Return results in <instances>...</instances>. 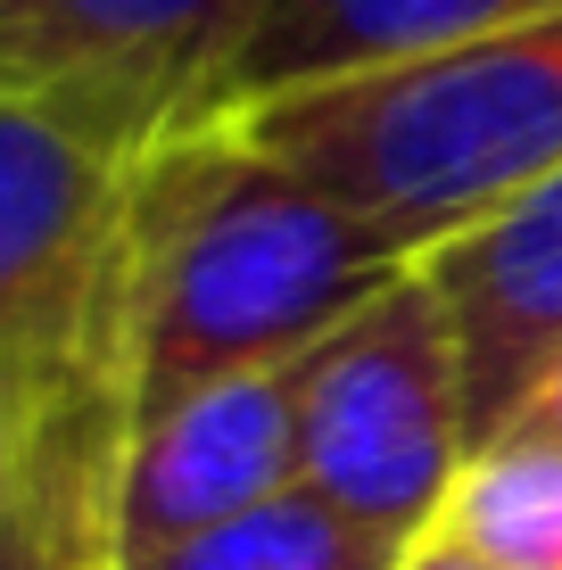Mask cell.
Segmentation results:
<instances>
[{
    "instance_id": "cell-6",
    "label": "cell",
    "mask_w": 562,
    "mask_h": 570,
    "mask_svg": "<svg viewBox=\"0 0 562 570\" xmlns=\"http://www.w3.org/2000/svg\"><path fill=\"white\" fill-rule=\"evenodd\" d=\"M298 488V405L282 372H231L132 414L116 446V562L183 546L248 504Z\"/></svg>"
},
{
    "instance_id": "cell-2",
    "label": "cell",
    "mask_w": 562,
    "mask_h": 570,
    "mask_svg": "<svg viewBox=\"0 0 562 570\" xmlns=\"http://www.w3.org/2000/svg\"><path fill=\"white\" fill-rule=\"evenodd\" d=\"M231 125L422 265L562 174V9L405 67L289 91Z\"/></svg>"
},
{
    "instance_id": "cell-10",
    "label": "cell",
    "mask_w": 562,
    "mask_h": 570,
    "mask_svg": "<svg viewBox=\"0 0 562 570\" xmlns=\"http://www.w3.org/2000/svg\"><path fill=\"white\" fill-rule=\"evenodd\" d=\"M397 554H405L397 538L347 521L315 488H282V497L248 504V513L199 529V538L132 554L116 570H397Z\"/></svg>"
},
{
    "instance_id": "cell-5",
    "label": "cell",
    "mask_w": 562,
    "mask_h": 570,
    "mask_svg": "<svg viewBox=\"0 0 562 570\" xmlns=\"http://www.w3.org/2000/svg\"><path fill=\"white\" fill-rule=\"evenodd\" d=\"M132 166L67 116L0 91V356L67 372L116 289Z\"/></svg>"
},
{
    "instance_id": "cell-9",
    "label": "cell",
    "mask_w": 562,
    "mask_h": 570,
    "mask_svg": "<svg viewBox=\"0 0 562 570\" xmlns=\"http://www.w3.org/2000/svg\"><path fill=\"white\" fill-rule=\"evenodd\" d=\"M116 446H125V356H116V289L83 364L58 381L33 446L26 513L0 538V570H116Z\"/></svg>"
},
{
    "instance_id": "cell-8",
    "label": "cell",
    "mask_w": 562,
    "mask_h": 570,
    "mask_svg": "<svg viewBox=\"0 0 562 570\" xmlns=\"http://www.w3.org/2000/svg\"><path fill=\"white\" fill-rule=\"evenodd\" d=\"M554 9L562 0H257L240 42L207 75L190 125H231V116L289 100V91L373 75V67H405V58L480 42V33L530 26V17H554Z\"/></svg>"
},
{
    "instance_id": "cell-7",
    "label": "cell",
    "mask_w": 562,
    "mask_h": 570,
    "mask_svg": "<svg viewBox=\"0 0 562 570\" xmlns=\"http://www.w3.org/2000/svg\"><path fill=\"white\" fill-rule=\"evenodd\" d=\"M422 282L447 306L463 364V430L480 455L513 430L530 389L562 356V174L521 190L438 257H422Z\"/></svg>"
},
{
    "instance_id": "cell-11",
    "label": "cell",
    "mask_w": 562,
    "mask_h": 570,
    "mask_svg": "<svg viewBox=\"0 0 562 570\" xmlns=\"http://www.w3.org/2000/svg\"><path fill=\"white\" fill-rule=\"evenodd\" d=\"M438 538H455L489 570H562V446H480L438 513Z\"/></svg>"
},
{
    "instance_id": "cell-4",
    "label": "cell",
    "mask_w": 562,
    "mask_h": 570,
    "mask_svg": "<svg viewBox=\"0 0 562 570\" xmlns=\"http://www.w3.org/2000/svg\"><path fill=\"white\" fill-rule=\"evenodd\" d=\"M248 17L257 0H0V91L149 157L190 125Z\"/></svg>"
},
{
    "instance_id": "cell-13",
    "label": "cell",
    "mask_w": 562,
    "mask_h": 570,
    "mask_svg": "<svg viewBox=\"0 0 562 570\" xmlns=\"http://www.w3.org/2000/svg\"><path fill=\"white\" fill-rule=\"evenodd\" d=\"M505 439H538V446H562V356L546 364V381L530 389V405L513 414Z\"/></svg>"
},
{
    "instance_id": "cell-1",
    "label": "cell",
    "mask_w": 562,
    "mask_h": 570,
    "mask_svg": "<svg viewBox=\"0 0 562 570\" xmlns=\"http://www.w3.org/2000/svg\"><path fill=\"white\" fill-rule=\"evenodd\" d=\"M405 257L323 183L257 149L240 125L166 132L132 166L116 240L125 422L231 372H282L339 331Z\"/></svg>"
},
{
    "instance_id": "cell-12",
    "label": "cell",
    "mask_w": 562,
    "mask_h": 570,
    "mask_svg": "<svg viewBox=\"0 0 562 570\" xmlns=\"http://www.w3.org/2000/svg\"><path fill=\"white\" fill-rule=\"evenodd\" d=\"M108 323V314H100ZM100 340V331H91ZM83 364V356H75ZM67 364V372H75ZM67 372H42V364H26V356H0V538L17 529V513H26V488H33V446H42V414H50V397H58V381Z\"/></svg>"
},
{
    "instance_id": "cell-14",
    "label": "cell",
    "mask_w": 562,
    "mask_h": 570,
    "mask_svg": "<svg viewBox=\"0 0 562 570\" xmlns=\"http://www.w3.org/2000/svg\"><path fill=\"white\" fill-rule=\"evenodd\" d=\"M397 570H489V562H480V554H463L455 538H438V529H431V538H414V546L397 554Z\"/></svg>"
},
{
    "instance_id": "cell-3",
    "label": "cell",
    "mask_w": 562,
    "mask_h": 570,
    "mask_svg": "<svg viewBox=\"0 0 562 570\" xmlns=\"http://www.w3.org/2000/svg\"><path fill=\"white\" fill-rule=\"evenodd\" d=\"M289 405H298V488L397 546L431 538L472 463V430H463L455 331L422 265H405L289 364Z\"/></svg>"
}]
</instances>
